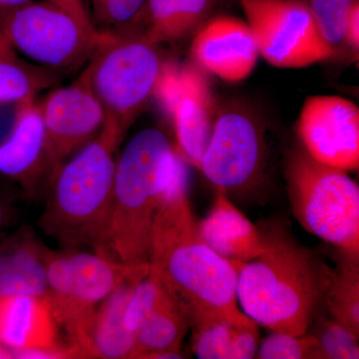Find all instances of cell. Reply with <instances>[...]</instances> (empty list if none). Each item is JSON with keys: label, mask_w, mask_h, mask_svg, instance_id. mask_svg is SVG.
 Returning <instances> with one entry per match:
<instances>
[{"label": "cell", "mask_w": 359, "mask_h": 359, "mask_svg": "<svg viewBox=\"0 0 359 359\" xmlns=\"http://www.w3.org/2000/svg\"><path fill=\"white\" fill-rule=\"evenodd\" d=\"M13 358L11 351L6 348L4 344H0V359Z\"/></svg>", "instance_id": "836d02e7"}, {"label": "cell", "mask_w": 359, "mask_h": 359, "mask_svg": "<svg viewBox=\"0 0 359 359\" xmlns=\"http://www.w3.org/2000/svg\"><path fill=\"white\" fill-rule=\"evenodd\" d=\"M30 1L32 0H0V11H9Z\"/></svg>", "instance_id": "1f68e13d"}, {"label": "cell", "mask_w": 359, "mask_h": 359, "mask_svg": "<svg viewBox=\"0 0 359 359\" xmlns=\"http://www.w3.org/2000/svg\"><path fill=\"white\" fill-rule=\"evenodd\" d=\"M193 353L200 359H250L259 348L257 325L250 318H215L191 327Z\"/></svg>", "instance_id": "44dd1931"}, {"label": "cell", "mask_w": 359, "mask_h": 359, "mask_svg": "<svg viewBox=\"0 0 359 359\" xmlns=\"http://www.w3.org/2000/svg\"><path fill=\"white\" fill-rule=\"evenodd\" d=\"M39 106L51 173L95 138L107 120L102 105L81 76L48 92Z\"/></svg>", "instance_id": "4fadbf2b"}, {"label": "cell", "mask_w": 359, "mask_h": 359, "mask_svg": "<svg viewBox=\"0 0 359 359\" xmlns=\"http://www.w3.org/2000/svg\"><path fill=\"white\" fill-rule=\"evenodd\" d=\"M188 182L168 195L151 235L150 273L156 276L189 327L215 318L245 320L238 309V269L205 244L198 230Z\"/></svg>", "instance_id": "6da1fadb"}, {"label": "cell", "mask_w": 359, "mask_h": 359, "mask_svg": "<svg viewBox=\"0 0 359 359\" xmlns=\"http://www.w3.org/2000/svg\"><path fill=\"white\" fill-rule=\"evenodd\" d=\"M155 96L173 122L179 154L199 169L216 118L209 82L196 68L166 63Z\"/></svg>", "instance_id": "8fae6325"}, {"label": "cell", "mask_w": 359, "mask_h": 359, "mask_svg": "<svg viewBox=\"0 0 359 359\" xmlns=\"http://www.w3.org/2000/svg\"><path fill=\"white\" fill-rule=\"evenodd\" d=\"M150 264L136 266L89 252H49L45 294L58 325L69 341L86 325L104 299L137 276L148 275Z\"/></svg>", "instance_id": "ba28073f"}, {"label": "cell", "mask_w": 359, "mask_h": 359, "mask_svg": "<svg viewBox=\"0 0 359 359\" xmlns=\"http://www.w3.org/2000/svg\"><path fill=\"white\" fill-rule=\"evenodd\" d=\"M266 162L261 120L244 106L224 108L215 118L199 170L217 189L243 191L257 183Z\"/></svg>", "instance_id": "30bf717a"}, {"label": "cell", "mask_w": 359, "mask_h": 359, "mask_svg": "<svg viewBox=\"0 0 359 359\" xmlns=\"http://www.w3.org/2000/svg\"><path fill=\"white\" fill-rule=\"evenodd\" d=\"M50 171L43 120L39 102L22 103L13 131L0 144V175L29 186L42 172Z\"/></svg>", "instance_id": "ac0fdd59"}, {"label": "cell", "mask_w": 359, "mask_h": 359, "mask_svg": "<svg viewBox=\"0 0 359 359\" xmlns=\"http://www.w3.org/2000/svg\"><path fill=\"white\" fill-rule=\"evenodd\" d=\"M198 230L205 244L237 269L263 254L266 248L264 235L221 189H217L211 211L198 223Z\"/></svg>", "instance_id": "2e32d148"}, {"label": "cell", "mask_w": 359, "mask_h": 359, "mask_svg": "<svg viewBox=\"0 0 359 359\" xmlns=\"http://www.w3.org/2000/svg\"><path fill=\"white\" fill-rule=\"evenodd\" d=\"M302 147L313 160L342 171L359 167V109L335 95L308 97L297 122Z\"/></svg>", "instance_id": "7c38bea8"}, {"label": "cell", "mask_w": 359, "mask_h": 359, "mask_svg": "<svg viewBox=\"0 0 359 359\" xmlns=\"http://www.w3.org/2000/svg\"><path fill=\"white\" fill-rule=\"evenodd\" d=\"M189 327L185 316L171 297H168L136 332L131 358H140L155 351H180Z\"/></svg>", "instance_id": "603a6c76"}, {"label": "cell", "mask_w": 359, "mask_h": 359, "mask_svg": "<svg viewBox=\"0 0 359 359\" xmlns=\"http://www.w3.org/2000/svg\"><path fill=\"white\" fill-rule=\"evenodd\" d=\"M219 0H148L140 32L155 44L172 43L197 32Z\"/></svg>", "instance_id": "ffe728a7"}, {"label": "cell", "mask_w": 359, "mask_h": 359, "mask_svg": "<svg viewBox=\"0 0 359 359\" xmlns=\"http://www.w3.org/2000/svg\"><path fill=\"white\" fill-rule=\"evenodd\" d=\"M4 221V208L2 205L1 201H0V226H2V223Z\"/></svg>", "instance_id": "e575fe53"}, {"label": "cell", "mask_w": 359, "mask_h": 359, "mask_svg": "<svg viewBox=\"0 0 359 359\" xmlns=\"http://www.w3.org/2000/svg\"><path fill=\"white\" fill-rule=\"evenodd\" d=\"M148 0H92L93 20L101 35L140 32Z\"/></svg>", "instance_id": "d4e9b609"}, {"label": "cell", "mask_w": 359, "mask_h": 359, "mask_svg": "<svg viewBox=\"0 0 359 359\" xmlns=\"http://www.w3.org/2000/svg\"><path fill=\"white\" fill-rule=\"evenodd\" d=\"M346 44L353 51L359 49V0H354L346 26Z\"/></svg>", "instance_id": "f546056e"}, {"label": "cell", "mask_w": 359, "mask_h": 359, "mask_svg": "<svg viewBox=\"0 0 359 359\" xmlns=\"http://www.w3.org/2000/svg\"><path fill=\"white\" fill-rule=\"evenodd\" d=\"M142 358L145 359H179L183 358L180 351H155V353H149L142 355Z\"/></svg>", "instance_id": "4dcf8cb0"}, {"label": "cell", "mask_w": 359, "mask_h": 359, "mask_svg": "<svg viewBox=\"0 0 359 359\" xmlns=\"http://www.w3.org/2000/svg\"><path fill=\"white\" fill-rule=\"evenodd\" d=\"M50 250L28 231L0 245V297L39 295L47 292V259Z\"/></svg>", "instance_id": "d6986e66"}, {"label": "cell", "mask_w": 359, "mask_h": 359, "mask_svg": "<svg viewBox=\"0 0 359 359\" xmlns=\"http://www.w3.org/2000/svg\"><path fill=\"white\" fill-rule=\"evenodd\" d=\"M263 254L238 266V302L257 325L302 335L313 325L332 269L283 231L264 235Z\"/></svg>", "instance_id": "7a4b0ae2"}, {"label": "cell", "mask_w": 359, "mask_h": 359, "mask_svg": "<svg viewBox=\"0 0 359 359\" xmlns=\"http://www.w3.org/2000/svg\"><path fill=\"white\" fill-rule=\"evenodd\" d=\"M16 54L13 49L9 46L8 43L6 41V39L0 35V57H4V56L13 55Z\"/></svg>", "instance_id": "d6a6232c"}, {"label": "cell", "mask_w": 359, "mask_h": 359, "mask_svg": "<svg viewBox=\"0 0 359 359\" xmlns=\"http://www.w3.org/2000/svg\"><path fill=\"white\" fill-rule=\"evenodd\" d=\"M169 297L158 278L149 271L130 295L123 318L125 328L136 335L144 321Z\"/></svg>", "instance_id": "484cf974"}, {"label": "cell", "mask_w": 359, "mask_h": 359, "mask_svg": "<svg viewBox=\"0 0 359 359\" xmlns=\"http://www.w3.org/2000/svg\"><path fill=\"white\" fill-rule=\"evenodd\" d=\"M311 334L318 341L321 359L359 358V337L334 318H318Z\"/></svg>", "instance_id": "83f0119b"}, {"label": "cell", "mask_w": 359, "mask_h": 359, "mask_svg": "<svg viewBox=\"0 0 359 359\" xmlns=\"http://www.w3.org/2000/svg\"><path fill=\"white\" fill-rule=\"evenodd\" d=\"M236 1H238V0H236Z\"/></svg>", "instance_id": "8d00e7d4"}, {"label": "cell", "mask_w": 359, "mask_h": 359, "mask_svg": "<svg viewBox=\"0 0 359 359\" xmlns=\"http://www.w3.org/2000/svg\"><path fill=\"white\" fill-rule=\"evenodd\" d=\"M106 120L100 133L58 165L40 228L68 249L91 248L115 259L110 245V219L118 149L125 136Z\"/></svg>", "instance_id": "3957f363"}, {"label": "cell", "mask_w": 359, "mask_h": 359, "mask_svg": "<svg viewBox=\"0 0 359 359\" xmlns=\"http://www.w3.org/2000/svg\"><path fill=\"white\" fill-rule=\"evenodd\" d=\"M354 0H308L306 4L325 39L334 51L346 44V26Z\"/></svg>", "instance_id": "4316f807"}, {"label": "cell", "mask_w": 359, "mask_h": 359, "mask_svg": "<svg viewBox=\"0 0 359 359\" xmlns=\"http://www.w3.org/2000/svg\"><path fill=\"white\" fill-rule=\"evenodd\" d=\"M304 1L308 2V0H304Z\"/></svg>", "instance_id": "d590c367"}, {"label": "cell", "mask_w": 359, "mask_h": 359, "mask_svg": "<svg viewBox=\"0 0 359 359\" xmlns=\"http://www.w3.org/2000/svg\"><path fill=\"white\" fill-rule=\"evenodd\" d=\"M184 182H188L185 160L162 130L146 128L134 135L116 164L110 219L116 261L149 263L156 215Z\"/></svg>", "instance_id": "277c9868"}, {"label": "cell", "mask_w": 359, "mask_h": 359, "mask_svg": "<svg viewBox=\"0 0 359 359\" xmlns=\"http://www.w3.org/2000/svg\"><path fill=\"white\" fill-rule=\"evenodd\" d=\"M58 75L18 54L0 57V107L34 100L39 92L58 81Z\"/></svg>", "instance_id": "cb8c5ba5"}, {"label": "cell", "mask_w": 359, "mask_h": 359, "mask_svg": "<svg viewBox=\"0 0 359 359\" xmlns=\"http://www.w3.org/2000/svg\"><path fill=\"white\" fill-rule=\"evenodd\" d=\"M262 56L273 67H308L337 52L321 36L304 0H238Z\"/></svg>", "instance_id": "9c48e42d"}, {"label": "cell", "mask_w": 359, "mask_h": 359, "mask_svg": "<svg viewBox=\"0 0 359 359\" xmlns=\"http://www.w3.org/2000/svg\"><path fill=\"white\" fill-rule=\"evenodd\" d=\"M191 50L203 69L228 82L249 77L259 56L247 21L231 15L211 16L195 33Z\"/></svg>", "instance_id": "5bb4252c"}, {"label": "cell", "mask_w": 359, "mask_h": 359, "mask_svg": "<svg viewBox=\"0 0 359 359\" xmlns=\"http://www.w3.org/2000/svg\"><path fill=\"white\" fill-rule=\"evenodd\" d=\"M158 46L141 33L102 35L80 75L102 105L107 121L125 133L155 96L166 65Z\"/></svg>", "instance_id": "52a82bcc"}, {"label": "cell", "mask_w": 359, "mask_h": 359, "mask_svg": "<svg viewBox=\"0 0 359 359\" xmlns=\"http://www.w3.org/2000/svg\"><path fill=\"white\" fill-rule=\"evenodd\" d=\"M337 268L332 269L323 306L334 320L359 337V255L339 250Z\"/></svg>", "instance_id": "7402d4cb"}, {"label": "cell", "mask_w": 359, "mask_h": 359, "mask_svg": "<svg viewBox=\"0 0 359 359\" xmlns=\"http://www.w3.org/2000/svg\"><path fill=\"white\" fill-rule=\"evenodd\" d=\"M0 35L16 54L58 74L86 65L102 39L81 0H32L0 11Z\"/></svg>", "instance_id": "5b68a950"}, {"label": "cell", "mask_w": 359, "mask_h": 359, "mask_svg": "<svg viewBox=\"0 0 359 359\" xmlns=\"http://www.w3.org/2000/svg\"><path fill=\"white\" fill-rule=\"evenodd\" d=\"M148 275L123 283L97 306L86 325L69 341L77 358H132L136 335L125 328L123 318L135 287Z\"/></svg>", "instance_id": "9a60e30c"}, {"label": "cell", "mask_w": 359, "mask_h": 359, "mask_svg": "<svg viewBox=\"0 0 359 359\" xmlns=\"http://www.w3.org/2000/svg\"><path fill=\"white\" fill-rule=\"evenodd\" d=\"M57 325L46 297H0V344L9 351L62 347Z\"/></svg>", "instance_id": "e0dca14e"}, {"label": "cell", "mask_w": 359, "mask_h": 359, "mask_svg": "<svg viewBox=\"0 0 359 359\" xmlns=\"http://www.w3.org/2000/svg\"><path fill=\"white\" fill-rule=\"evenodd\" d=\"M261 359H321L316 339L311 334L292 335L273 332L257 348Z\"/></svg>", "instance_id": "f1b7e54d"}, {"label": "cell", "mask_w": 359, "mask_h": 359, "mask_svg": "<svg viewBox=\"0 0 359 359\" xmlns=\"http://www.w3.org/2000/svg\"><path fill=\"white\" fill-rule=\"evenodd\" d=\"M290 207L309 233L347 254L359 255V188L346 171L295 149L285 170Z\"/></svg>", "instance_id": "8992f818"}]
</instances>
